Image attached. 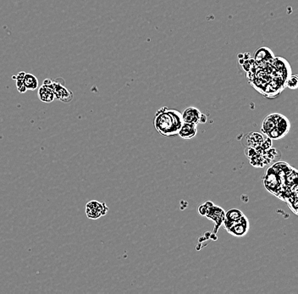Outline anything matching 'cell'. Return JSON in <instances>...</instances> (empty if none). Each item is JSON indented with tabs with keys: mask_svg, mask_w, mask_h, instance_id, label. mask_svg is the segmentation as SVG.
I'll return each mask as SVG.
<instances>
[{
	"mask_svg": "<svg viewBox=\"0 0 298 294\" xmlns=\"http://www.w3.org/2000/svg\"><path fill=\"white\" fill-rule=\"evenodd\" d=\"M154 124L160 135H178L179 130L183 124L182 113L176 110L162 107L155 114Z\"/></svg>",
	"mask_w": 298,
	"mask_h": 294,
	"instance_id": "6da1fadb",
	"label": "cell"
},
{
	"mask_svg": "<svg viewBox=\"0 0 298 294\" xmlns=\"http://www.w3.org/2000/svg\"><path fill=\"white\" fill-rule=\"evenodd\" d=\"M198 212L202 216L206 217L215 223L214 233H218V229L222 227L224 221L225 211L220 206H216L212 201H207L201 205L198 208Z\"/></svg>",
	"mask_w": 298,
	"mask_h": 294,
	"instance_id": "7a4b0ae2",
	"label": "cell"
},
{
	"mask_svg": "<svg viewBox=\"0 0 298 294\" xmlns=\"http://www.w3.org/2000/svg\"><path fill=\"white\" fill-rule=\"evenodd\" d=\"M43 85H45L52 89L55 96V99H59L60 101L66 104L72 101L73 93L64 86V83H59L58 79L55 81H52L51 79L44 80Z\"/></svg>",
	"mask_w": 298,
	"mask_h": 294,
	"instance_id": "3957f363",
	"label": "cell"
},
{
	"mask_svg": "<svg viewBox=\"0 0 298 294\" xmlns=\"http://www.w3.org/2000/svg\"><path fill=\"white\" fill-rule=\"evenodd\" d=\"M291 129V123L289 119L285 116L280 115V118L277 120L276 125L271 131L268 132L266 136L271 139H281L288 133Z\"/></svg>",
	"mask_w": 298,
	"mask_h": 294,
	"instance_id": "277c9868",
	"label": "cell"
},
{
	"mask_svg": "<svg viewBox=\"0 0 298 294\" xmlns=\"http://www.w3.org/2000/svg\"><path fill=\"white\" fill-rule=\"evenodd\" d=\"M264 183H265V187L271 193L275 194L276 196L280 195V186H281L280 176L273 169V167H271L268 170L265 179H264Z\"/></svg>",
	"mask_w": 298,
	"mask_h": 294,
	"instance_id": "5b68a950",
	"label": "cell"
},
{
	"mask_svg": "<svg viewBox=\"0 0 298 294\" xmlns=\"http://www.w3.org/2000/svg\"><path fill=\"white\" fill-rule=\"evenodd\" d=\"M108 211V206L105 203L92 200L86 205V215L91 220H97L106 215Z\"/></svg>",
	"mask_w": 298,
	"mask_h": 294,
	"instance_id": "8992f818",
	"label": "cell"
},
{
	"mask_svg": "<svg viewBox=\"0 0 298 294\" xmlns=\"http://www.w3.org/2000/svg\"><path fill=\"white\" fill-rule=\"evenodd\" d=\"M249 229H250V221L246 215H244L239 221L235 222L228 229L227 232L232 236L242 237L246 236L249 232Z\"/></svg>",
	"mask_w": 298,
	"mask_h": 294,
	"instance_id": "52a82bcc",
	"label": "cell"
},
{
	"mask_svg": "<svg viewBox=\"0 0 298 294\" xmlns=\"http://www.w3.org/2000/svg\"><path fill=\"white\" fill-rule=\"evenodd\" d=\"M182 116L183 122L190 123V124H193V125L197 126L198 124H200L202 113L197 108L191 106V107L187 108L182 112Z\"/></svg>",
	"mask_w": 298,
	"mask_h": 294,
	"instance_id": "ba28073f",
	"label": "cell"
},
{
	"mask_svg": "<svg viewBox=\"0 0 298 294\" xmlns=\"http://www.w3.org/2000/svg\"><path fill=\"white\" fill-rule=\"evenodd\" d=\"M243 215H244V214H243V211H241L240 209H237V208L229 209L228 211L225 212L224 221H223L222 226H224L225 230L227 231L235 222L239 221Z\"/></svg>",
	"mask_w": 298,
	"mask_h": 294,
	"instance_id": "9c48e42d",
	"label": "cell"
},
{
	"mask_svg": "<svg viewBox=\"0 0 298 294\" xmlns=\"http://www.w3.org/2000/svg\"><path fill=\"white\" fill-rule=\"evenodd\" d=\"M197 126L190 124V123L183 122L182 127L179 130L178 135L183 139H191L197 135Z\"/></svg>",
	"mask_w": 298,
	"mask_h": 294,
	"instance_id": "30bf717a",
	"label": "cell"
},
{
	"mask_svg": "<svg viewBox=\"0 0 298 294\" xmlns=\"http://www.w3.org/2000/svg\"><path fill=\"white\" fill-rule=\"evenodd\" d=\"M37 96L41 101L46 104H50L55 100V96L52 89L45 85H42L37 91Z\"/></svg>",
	"mask_w": 298,
	"mask_h": 294,
	"instance_id": "8fae6325",
	"label": "cell"
},
{
	"mask_svg": "<svg viewBox=\"0 0 298 294\" xmlns=\"http://www.w3.org/2000/svg\"><path fill=\"white\" fill-rule=\"evenodd\" d=\"M273 54L271 49L266 47H262L260 49H257L254 54V59L257 63H265L270 61L271 59H273Z\"/></svg>",
	"mask_w": 298,
	"mask_h": 294,
	"instance_id": "7c38bea8",
	"label": "cell"
},
{
	"mask_svg": "<svg viewBox=\"0 0 298 294\" xmlns=\"http://www.w3.org/2000/svg\"><path fill=\"white\" fill-rule=\"evenodd\" d=\"M280 114H271L267 117H265L264 121L262 123V132L265 133V135L268 132L271 131L272 129L276 125L277 120L280 118Z\"/></svg>",
	"mask_w": 298,
	"mask_h": 294,
	"instance_id": "4fadbf2b",
	"label": "cell"
},
{
	"mask_svg": "<svg viewBox=\"0 0 298 294\" xmlns=\"http://www.w3.org/2000/svg\"><path fill=\"white\" fill-rule=\"evenodd\" d=\"M23 83L27 90H36L38 88V80L33 74L26 73L23 78Z\"/></svg>",
	"mask_w": 298,
	"mask_h": 294,
	"instance_id": "5bb4252c",
	"label": "cell"
},
{
	"mask_svg": "<svg viewBox=\"0 0 298 294\" xmlns=\"http://www.w3.org/2000/svg\"><path fill=\"white\" fill-rule=\"evenodd\" d=\"M286 86L288 87L291 89H297L298 88V77L297 75H293L292 77H290L287 83H286Z\"/></svg>",
	"mask_w": 298,
	"mask_h": 294,
	"instance_id": "9a60e30c",
	"label": "cell"
},
{
	"mask_svg": "<svg viewBox=\"0 0 298 294\" xmlns=\"http://www.w3.org/2000/svg\"><path fill=\"white\" fill-rule=\"evenodd\" d=\"M16 88L21 93H25L27 91V89L26 88L25 85L23 83V79H16Z\"/></svg>",
	"mask_w": 298,
	"mask_h": 294,
	"instance_id": "2e32d148",
	"label": "cell"
},
{
	"mask_svg": "<svg viewBox=\"0 0 298 294\" xmlns=\"http://www.w3.org/2000/svg\"><path fill=\"white\" fill-rule=\"evenodd\" d=\"M207 121V117L205 115H203L202 114V117H201V120H200V123H206Z\"/></svg>",
	"mask_w": 298,
	"mask_h": 294,
	"instance_id": "e0dca14e",
	"label": "cell"
}]
</instances>
